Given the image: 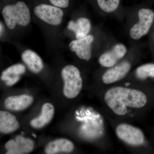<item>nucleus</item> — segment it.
Returning <instances> with one entry per match:
<instances>
[{
	"label": "nucleus",
	"instance_id": "obj_1",
	"mask_svg": "<svg viewBox=\"0 0 154 154\" xmlns=\"http://www.w3.org/2000/svg\"><path fill=\"white\" fill-rule=\"evenodd\" d=\"M94 95L101 104L99 109L118 120L138 122L154 110V88L116 84Z\"/></svg>",
	"mask_w": 154,
	"mask_h": 154
},
{
	"label": "nucleus",
	"instance_id": "obj_2",
	"mask_svg": "<svg viewBox=\"0 0 154 154\" xmlns=\"http://www.w3.org/2000/svg\"><path fill=\"white\" fill-rule=\"evenodd\" d=\"M101 111L113 128L118 140L130 152L154 154V149L149 137H147L142 129L132 123L116 119Z\"/></svg>",
	"mask_w": 154,
	"mask_h": 154
},
{
	"label": "nucleus",
	"instance_id": "obj_3",
	"mask_svg": "<svg viewBox=\"0 0 154 154\" xmlns=\"http://www.w3.org/2000/svg\"><path fill=\"white\" fill-rule=\"evenodd\" d=\"M133 65L129 59H124L114 65L106 69L100 75L96 77L90 87V91L94 94L99 90L121 82L129 75Z\"/></svg>",
	"mask_w": 154,
	"mask_h": 154
},
{
	"label": "nucleus",
	"instance_id": "obj_4",
	"mask_svg": "<svg viewBox=\"0 0 154 154\" xmlns=\"http://www.w3.org/2000/svg\"><path fill=\"white\" fill-rule=\"evenodd\" d=\"M61 74L63 82L64 96L70 100L78 98L84 85L79 69L73 65H68L62 69Z\"/></svg>",
	"mask_w": 154,
	"mask_h": 154
},
{
	"label": "nucleus",
	"instance_id": "obj_5",
	"mask_svg": "<svg viewBox=\"0 0 154 154\" xmlns=\"http://www.w3.org/2000/svg\"><path fill=\"white\" fill-rule=\"evenodd\" d=\"M2 14L6 25L11 30L17 25L22 27L28 26L31 20L30 10L22 2L6 6L3 9Z\"/></svg>",
	"mask_w": 154,
	"mask_h": 154
},
{
	"label": "nucleus",
	"instance_id": "obj_6",
	"mask_svg": "<svg viewBox=\"0 0 154 154\" xmlns=\"http://www.w3.org/2000/svg\"><path fill=\"white\" fill-rule=\"evenodd\" d=\"M118 84L154 88V63L144 64L137 67L133 72Z\"/></svg>",
	"mask_w": 154,
	"mask_h": 154
},
{
	"label": "nucleus",
	"instance_id": "obj_7",
	"mask_svg": "<svg viewBox=\"0 0 154 154\" xmlns=\"http://www.w3.org/2000/svg\"><path fill=\"white\" fill-rule=\"evenodd\" d=\"M139 20L130 31L131 37L138 40L145 36L150 29L154 19V13L148 9H141L138 12Z\"/></svg>",
	"mask_w": 154,
	"mask_h": 154
},
{
	"label": "nucleus",
	"instance_id": "obj_8",
	"mask_svg": "<svg viewBox=\"0 0 154 154\" xmlns=\"http://www.w3.org/2000/svg\"><path fill=\"white\" fill-rule=\"evenodd\" d=\"M34 13L39 19L53 26L60 25L64 15L60 8L45 4L36 6L34 8Z\"/></svg>",
	"mask_w": 154,
	"mask_h": 154
},
{
	"label": "nucleus",
	"instance_id": "obj_9",
	"mask_svg": "<svg viewBox=\"0 0 154 154\" xmlns=\"http://www.w3.org/2000/svg\"><path fill=\"white\" fill-rule=\"evenodd\" d=\"M94 40L93 35H88L84 38L72 40L69 47L79 58L88 62L92 58L91 46Z\"/></svg>",
	"mask_w": 154,
	"mask_h": 154
},
{
	"label": "nucleus",
	"instance_id": "obj_10",
	"mask_svg": "<svg viewBox=\"0 0 154 154\" xmlns=\"http://www.w3.org/2000/svg\"><path fill=\"white\" fill-rule=\"evenodd\" d=\"M126 48L123 44H117L111 50L102 54L98 59L100 66L105 69L114 66L126 55Z\"/></svg>",
	"mask_w": 154,
	"mask_h": 154
},
{
	"label": "nucleus",
	"instance_id": "obj_11",
	"mask_svg": "<svg viewBox=\"0 0 154 154\" xmlns=\"http://www.w3.org/2000/svg\"><path fill=\"white\" fill-rule=\"evenodd\" d=\"M34 142L30 139L18 135L15 140H9L5 144L7 154H26L31 152L34 149Z\"/></svg>",
	"mask_w": 154,
	"mask_h": 154
},
{
	"label": "nucleus",
	"instance_id": "obj_12",
	"mask_svg": "<svg viewBox=\"0 0 154 154\" xmlns=\"http://www.w3.org/2000/svg\"><path fill=\"white\" fill-rule=\"evenodd\" d=\"M33 102V97L29 95L11 96L5 100V106L8 110L21 111L29 107Z\"/></svg>",
	"mask_w": 154,
	"mask_h": 154
},
{
	"label": "nucleus",
	"instance_id": "obj_13",
	"mask_svg": "<svg viewBox=\"0 0 154 154\" xmlns=\"http://www.w3.org/2000/svg\"><path fill=\"white\" fill-rule=\"evenodd\" d=\"M75 149L74 144L72 141L67 139L61 138L49 143L45 147V151L47 154L70 153Z\"/></svg>",
	"mask_w": 154,
	"mask_h": 154
},
{
	"label": "nucleus",
	"instance_id": "obj_14",
	"mask_svg": "<svg viewBox=\"0 0 154 154\" xmlns=\"http://www.w3.org/2000/svg\"><path fill=\"white\" fill-rule=\"evenodd\" d=\"M22 58L29 70L34 73L40 72L44 68V64L41 58L31 50H26L22 53Z\"/></svg>",
	"mask_w": 154,
	"mask_h": 154
},
{
	"label": "nucleus",
	"instance_id": "obj_15",
	"mask_svg": "<svg viewBox=\"0 0 154 154\" xmlns=\"http://www.w3.org/2000/svg\"><path fill=\"white\" fill-rule=\"evenodd\" d=\"M54 113V108L52 104L46 103L42 105L41 114L37 118L33 119L30 122L34 128L39 129L44 127L52 120Z\"/></svg>",
	"mask_w": 154,
	"mask_h": 154
},
{
	"label": "nucleus",
	"instance_id": "obj_16",
	"mask_svg": "<svg viewBox=\"0 0 154 154\" xmlns=\"http://www.w3.org/2000/svg\"><path fill=\"white\" fill-rule=\"evenodd\" d=\"M20 125L15 116L5 111H0V132L8 134L19 129Z\"/></svg>",
	"mask_w": 154,
	"mask_h": 154
},
{
	"label": "nucleus",
	"instance_id": "obj_17",
	"mask_svg": "<svg viewBox=\"0 0 154 154\" xmlns=\"http://www.w3.org/2000/svg\"><path fill=\"white\" fill-rule=\"evenodd\" d=\"M91 28V22L86 18H80L75 22H69L68 28L74 33L77 39L85 37L88 35Z\"/></svg>",
	"mask_w": 154,
	"mask_h": 154
},
{
	"label": "nucleus",
	"instance_id": "obj_18",
	"mask_svg": "<svg viewBox=\"0 0 154 154\" xmlns=\"http://www.w3.org/2000/svg\"><path fill=\"white\" fill-rule=\"evenodd\" d=\"M26 67L22 64H17L9 67L3 72L2 75L5 76L10 78H15L20 76L25 73Z\"/></svg>",
	"mask_w": 154,
	"mask_h": 154
},
{
	"label": "nucleus",
	"instance_id": "obj_19",
	"mask_svg": "<svg viewBox=\"0 0 154 154\" xmlns=\"http://www.w3.org/2000/svg\"><path fill=\"white\" fill-rule=\"evenodd\" d=\"M97 2L102 11L107 13H111L118 8L120 0H97Z\"/></svg>",
	"mask_w": 154,
	"mask_h": 154
},
{
	"label": "nucleus",
	"instance_id": "obj_20",
	"mask_svg": "<svg viewBox=\"0 0 154 154\" xmlns=\"http://www.w3.org/2000/svg\"><path fill=\"white\" fill-rule=\"evenodd\" d=\"M53 5L59 8H66L69 5V0H49Z\"/></svg>",
	"mask_w": 154,
	"mask_h": 154
},
{
	"label": "nucleus",
	"instance_id": "obj_21",
	"mask_svg": "<svg viewBox=\"0 0 154 154\" xmlns=\"http://www.w3.org/2000/svg\"><path fill=\"white\" fill-rule=\"evenodd\" d=\"M149 138L154 149V125L149 128Z\"/></svg>",
	"mask_w": 154,
	"mask_h": 154
},
{
	"label": "nucleus",
	"instance_id": "obj_22",
	"mask_svg": "<svg viewBox=\"0 0 154 154\" xmlns=\"http://www.w3.org/2000/svg\"><path fill=\"white\" fill-rule=\"evenodd\" d=\"M4 30V26H3V24L1 22H0V37L2 35Z\"/></svg>",
	"mask_w": 154,
	"mask_h": 154
}]
</instances>
